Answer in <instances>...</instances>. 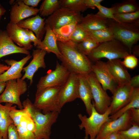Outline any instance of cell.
Wrapping results in <instances>:
<instances>
[{"instance_id": "6da1fadb", "label": "cell", "mask_w": 139, "mask_h": 139, "mask_svg": "<svg viewBox=\"0 0 139 139\" xmlns=\"http://www.w3.org/2000/svg\"><path fill=\"white\" fill-rule=\"evenodd\" d=\"M57 44L61 54L59 59L71 73L87 76L92 72L91 60L78 49L76 44L70 40L57 41Z\"/></svg>"}, {"instance_id": "7a4b0ae2", "label": "cell", "mask_w": 139, "mask_h": 139, "mask_svg": "<svg viewBox=\"0 0 139 139\" xmlns=\"http://www.w3.org/2000/svg\"><path fill=\"white\" fill-rule=\"evenodd\" d=\"M23 108H27L36 126V139H50L52 126L56 121L59 113L56 112L44 114L36 108L29 99L24 101Z\"/></svg>"}, {"instance_id": "3957f363", "label": "cell", "mask_w": 139, "mask_h": 139, "mask_svg": "<svg viewBox=\"0 0 139 139\" xmlns=\"http://www.w3.org/2000/svg\"><path fill=\"white\" fill-rule=\"evenodd\" d=\"M108 28L111 32L114 39L124 44L132 54L133 47L139 40V20L125 23L109 19Z\"/></svg>"}, {"instance_id": "277c9868", "label": "cell", "mask_w": 139, "mask_h": 139, "mask_svg": "<svg viewBox=\"0 0 139 139\" xmlns=\"http://www.w3.org/2000/svg\"><path fill=\"white\" fill-rule=\"evenodd\" d=\"M131 53L129 49L120 41L115 39L99 44L88 57L95 62L105 58L111 60L124 58Z\"/></svg>"}, {"instance_id": "5b68a950", "label": "cell", "mask_w": 139, "mask_h": 139, "mask_svg": "<svg viewBox=\"0 0 139 139\" xmlns=\"http://www.w3.org/2000/svg\"><path fill=\"white\" fill-rule=\"evenodd\" d=\"M92 103L91 112L89 117L81 114L78 115L81 121L79 127L80 129H85L84 139H88L89 136L90 139H95L104 123L110 120L109 118L111 114L110 107L105 113L101 114L96 111L93 102Z\"/></svg>"}, {"instance_id": "8992f818", "label": "cell", "mask_w": 139, "mask_h": 139, "mask_svg": "<svg viewBox=\"0 0 139 139\" xmlns=\"http://www.w3.org/2000/svg\"><path fill=\"white\" fill-rule=\"evenodd\" d=\"M61 87L48 88L36 93L33 103L34 107L44 114L54 111L59 113L62 108L59 95Z\"/></svg>"}, {"instance_id": "52a82bcc", "label": "cell", "mask_w": 139, "mask_h": 139, "mask_svg": "<svg viewBox=\"0 0 139 139\" xmlns=\"http://www.w3.org/2000/svg\"><path fill=\"white\" fill-rule=\"evenodd\" d=\"M71 72L64 65L57 61L55 69L48 71L41 77L37 85L36 93L46 88L63 86L67 80Z\"/></svg>"}, {"instance_id": "ba28073f", "label": "cell", "mask_w": 139, "mask_h": 139, "mask_svg": "<svg viewBox=\"0 0 139 139\" xmlns=\"http://www.w3.org/2000/svg\"><path fill=\"white\" fill-rule=\"evenodd\" d=\"M27 89L26 82L21 78L7 81L4 90L0 95V103H11L17 105L20 109L23 108L20 97Z\"/></svg>"}, {"instance_id": "9c48e42d", "label": "cell", "mask_w": 139, "mask_h": 139, "mask_svg": "<svg viewBox=\"0 0 139 139\" xmlns=\"http://www.w3.org/2000/svg\"><path fill=\"white\" fill-rule=\"evenodd\" d=\"M86 77L91 87L94 107L98 113L103 114L110 106L111 98L103 89L92 72Z\"/></svg>"}, {"instance_id": "30bf717a", "label": "cell", "mask_w": 139, "mask_h": 139, "mask_svg": "<svg viewBox=\"0 0 139 139\" xmlns=\"http://www.w3.org/2000/svg\"><path fill=\"white\" fill-rule=\"evenodd\" d=\"M82 16L80 13L61 7L45 20L46 24L52 30L68 24L75 20H80Z\"/></svg>"}, {"instance_id": "8fae6325", "label": "cell", "mask_w": 139, "mask_h": 139, "mask_svg": "<svg viewBox=\"0 0 139 139\" xmlns=\"http://www.w3.org/2000/svg\"><path fill=\"white\" fill-rule=\"evenodd\" d=\"M133 123L129 110L115 119L105 122L95 139H104L112 133L126 130Z\"/></svg>"}, {"instance_id": "7c38bea8", "label": "cell", "mask_w": 139, "mask_h": 139, "mask_svg": "<svg viewBox=\"0 0 139 139\" xmlns=\"http://www.w3.org/2000/svg\"><path fill=\"white\" fill-rule=\"evenodd\" d=\"M92 72L103 89L108 90L113 94L118 85L114 80L106 62L100 60L92 65Z\"/></svg>"}, {"instance_id": "4fadbf2b", "label": "cell", "mask_w": 139, "mask_h": 139, "mask_svg": "<svg viewBox=\"0 0 139 139\" xmlns=\"http://www.w3.org/2000/svg\"><path fill=\"white\" fill-rule=\"evenodd\" d=\"M79 75L71 73L65 84L61 87L59 95L60 105L62 108L66 103L79 98Z\"/></svg>"}, {"instance_id": "5bb4252c", "label": "cell", "mask_w": 139, "mask_h": 139, "mask_svg": "<svg viewBox=\"0 0 139 139\" xmlns=\"http://www.w3.org/2000/svg\"><path fill=\"white\" fill-rule=\"evenodd\" d=\"M133 89L129 84L118 85L111 98L109 106L111 109L110 115L116 113L129 102Z\"/></svg>"}, {"instance_id": "9a60e30c", "label": "cell", "mask_w": 139, "mask_h": 139, "mask_svg": "<svg viewBox=\"0 0 139 139\" xmlns=\"http://www.w3.org/2000/svg\"><path fill=\"white\" fill-rule=\"evenodd\" d=\"M28 30L11 22L7 24L6 27L7 34L13 42L19 47L28 50L31 49L33 47L29 39Z\"/></svg>"}, {"instance_id": "2e32d148", "label": "cell", "mask_w": 139, "mask_h": 139, "mask_svg": "<svg viewBox=\"0 0 139 139\" xmlns=\"http://www.w3.org/2000/svg\"><path fill=\"white\" fill-rule=\"evenodd\" d=\"M47 53L41 49H33L32 60L28 65L23 68V71L25 73L21 79L23 80L25 79L29 80L30 85L32 83L34 74L39 68L46 67L44 58Z\"/></svg>"}, {"instance_id": "e0dca14e", "label": "cell", "mask_w": 139, "mask_h": 139, "mask_svg": "<svg viewBox=\"0 0 139 139\" xmlns=\"http://www.w3.org/2000/svg\"><path fill=\"white\" fill-rule=\"evenodd\" d=\"M108 69L118 85L129 84L131 76L120 59L108 60L106 62Z\"/></svg>"}, {"instance_id": "ac0fdd59", "label": "cell", "mask_w": 139, "mask_h": 139, "mask_svg": "<svg viewBox=\"0 0 139 139\" xmlns=\"http://www.w3.org/2000/svg\"><path fill=\"white\" fill-rule=\"evenodd\" d=\"M32 57L30 54L19 61L12 59L5 60V62L10 67L0 74V82H6L9 80L20 79L24 66Z\"/></svg>"}, {"instance_id": "d6986e66", "label": "cell", "mask_w": 139, "mask_h": 139, "mask_svg": "<svg viewBox=\"0 0 139 139\" xmlns=\"http://www.w3.org/2000/svg\"><path fill=\"white\" fill-rule=\"evenodd\" d=\"M39 11V9L25 5L22 0L17 1L10 11V22L17 24L26 18L37 15Z\"/></svg>"}, {"instance_id": "ffe728a7", "label": "cell", "mask_w": 139, "mask_h": 139, "mask_svg": "<svg viewBox=\"0 0 139 139\" xmlns=\"http://www.w3.org/2000/svg\"><path fill=\"white\" fill-rule=\"evenodd\" d=\"M109 20L96 14L90 13L82 16L78 24L86 31H95L108 28Z\"/></svg>"}, {"instance_id": "44dd1931", "label": "cell", "mask_w": 139, "mask_h": 139, "mask_svg": "<svg viewBox=\"0 0 139 139\" xmlns=\"http://www.w3.org/2000/svg\"><path fill=\"white\" fill-rule=\"evenodd\" d=\"M45 20V18H42L39 15H37L22 20L17 24L20 27L34 32L37 38L41 41L46 31Z\"/></svg>"}, {"instance_id": "7402d4cb", "label": "cell", "mask_w": 139, "mask_h": 139, "mask_svg": "<svg viewBox=\"0 0 139 139\" xmlns=\"http://www.w3.org/2000/svg\"><path fill=\"white\" fill-rule=\"evenodd\" d=\"M15 53L30 54L28 50L15 45L8 36L6 30H0V58Z\"/></svg>"}, {"instance_id": "603a6c76", "label": "cell", "mask_w": 139, "mask_h": 139, "mask_svg": "<svg viewBox=\"0 0 139 139\" xmlns=\"http://www.w3.org/2000/svg\"><path fill=\"white\" fill-rule=\"evenodd\" d=\"M45 28L46 31L44 38L39 45L36 46V47L47 53H53L59 59L61 54L57 45L56 37L48 25L46 24Z\"/></svg>"}, {"instance_id": "cb8c5ba5", "label": "cell", "mask_w": 139, "mask_h": 139, "mask_svg": "<svg viewBox=\"0 0 139 139\" xmlns=\"http://www.w3.org/2000/svg\"><path fill=\"white\" fill-rule=\"evenodd\" d=\"M79 77V98L83 102L87 113L90 116L93 106L92 101L93 97L91 87L86 76L78 75Z\"/></svg>"}, {"instance_id": "d4e9b609", "label": "cell", "mask_w": 139, "mask_h": 139, "mask_svg": "<svg viewBox=\"0 0 139 139\" xmlns=\"http://www.w3.org/2000/svg\"><path fill=\"white\" fill-rule=\"evenodd\" d=\"M13 104L6 103L3 105L0 103V137L3 139H8L7 130L9 126L14 124L10 115V112L12 109L16 107Z\"/></svg>"}, {"instance_id": "484cf974", "label": "cell", "mask_w": 139, "mask_h": 139, "mask_svg": "<svg viewBox=\"0 0 139 139\" xmlns=\"http://www.w3.org/2000/svg\"><path fill=\"white\" fill-rule=\"evenodd\" d=\"M134 108H139V88L133 89L129 102L114 114L109 116L111 120L115 119L124 113Z\"/></svg>"}, {"instance_id": "4316f807", "label": "cell", "mask_w": 139, "mask_h": 139, "mask_svg": "<svg viewBox=\"0 0 139 139\" xmlns=\"http://www.w3.org/2000/svg\"><path fill=\"white\" fill-rule=\"evenodd\" d=\"M80 20H75L68 24L52 30L57 41L65 42L70 40L73 32Z\"/></svg>"}, {"instance_id": "83f0119b", "label": "cell", "mask_w": 139, "mask_h": 139, "mask_svg": "<svg viewBox=\"0 0 139 139\" xmlns=\"http://www.w3.org/2000/svg\"><path fill=\"white\" fill-rule=\"evenodd\" d=\"M114 14L133 12L139 10V5L136 0H127L116 3L111 7Z\"/></svg>"}, {"instance_id": "f1b7e54d", "label": "cell", "mask_w": 139, "mask_h": 139, "mask_svg": "<svg viewBox=\"0 0 139 139\" xmlns=\"http://www.w3.org/2000/svg\"><path fill=\"white\" fill-rule=\"evenodd\" d=\"M61 7V0H44L40 6L39 12L41 16H49Z\"/></svg>"}, {"instance_id": "f546056e", "label": "cell", "mask_w": 139, "mask_h": 139, "mask_svg": "<svg viewBox=\"0 0 139 139\" xmlns=\"http://www.w3.org/2000/svg\"><path fill=\"white\" fill-rule=\"evenodd\" d=\"M87 32L88 35L99 44L114 39L112 33L108 28Z\"/></svg>"}, {"instance_id": "4dcf8cb0", "label": "cell", "mask_w": 139, "mask_h": 139, "mask_svg": "<svg viewBox=\"0 0 139 139\" xmlns=\"http://www.w3.org/2000/svg\"><path fill=\"white\" fill-rule=\"evenodd\" d=\"M62 7L80 13L90 8L84 3V0H61Z\"/></svg>"}, {"instance_id": "1f68e13d", "label": "cell", "mask_w": 139, "mask_h": 139, "mask_svg": "<svg viewBox=\"0 0 139 139\" xmlns=\"http://www.w3.org/2000/svg\"><path fill=\"white\" fill-rule=\"evenodd\" d=\"M99 44L88 34L83 41L76 44V46L80 51L88 56Z\"/></svg>"}, {"instance_id": "d6a6232c", "label": "cell", "mask_w": 139, "mask_h": 139, "mask_svg": "<svg viewBox=\"0 0 139 139\" xmlns=\"http://www.w3.org/2000/svg\"><path fill=\"white\" fill-rule=\"evenodd\" d=\"M118 132L119 139H139V124L133 123L128 129Z\"/></svg>"}, {"instance_id": "836d02e7", "label": "cell", "mask_w": 139, "mask_h": 139, "mask_svg": "<svg viewBox=\"0 0 139 139\" xmlns=\"http://www.w3.org/2000/svg\"><path fill=\"white\" fill-rule=\"evenodd\" d=\"M118 22L125 23H132L139 20V10L125 13L114 14Z\"/></svg>"}, {"instance_id": "e575fe53", "label": "cell", "mask_w": 139, "mask_h": 139, "mask_svg": "<svg viewBox=\"0 0 139 139\" xmlns=\"http://www.w3.org/2000/svg\"><path fill=\"white\" fill-rule=\"evenodd\" d=\"M78 24L70 38V40L76 44L81 42L88 36L87 32L81 28Z\"/></svg>"}, {"instance_id": "d590c367", "label": "cell", "mask_w": 139, "mask_h": 139, "mask_svg": "<svg viewBox=\"0 0 139 139\" xmlns=\"http://www.w3.org/2000/svg\"><path fill=\"white\" fill-rule=\"evenodd\" d=\"M20 125L27 128L34 133L36 131L35 125L27 109L26 112L21 117Z\"/></svg>"}, {"instance_id": "8d00e7d4", "label": "cell", "mask_w": 139, "mask_h": 139, "mask_svg": "<svg viewBox=\"0 0 139 139\" xmlns=\"http://www.w3.org/2000/svg\"><path fill=\"white\" fill-rule=\"evenodd\" d=\"M95 7L98 10L96 14L103 18L109 19L114 20L118 22L115 17L114 14L111 7L108 8L102 6L101 4L97 5Z\"/></svg>"}, {"instance_id": "74e56055", "label": "cell", "mask_w": 139, "mask_h": 139, "mask_svg": "<svg viewBox=\"0 0 139 139\" xmlns=\"http://www.w3.org/2000/svg\"><path fill=\"white\" fill-rule=\"evenodd\" d=\"M27 111V109L25 108L17 109L15 107L10 111L9 113L10 116L14 124L16 127L20 125L21 117Z\"/></svg>"}, {"instance_id": "f35d334b", "label": "cell", "mask_w": 139, "mask_h": 139, "mask_svg": "<svg viewBox=\"0 0 139 139\" xmlns=\"http://www.w3.org/2000/svg\"><path fill=\"white\" fill-rule=\"evenodd\" d=\"M121 61L124 66L131 69H133L137 66L138 59L136 57L132 54H130L126 56Z\"/></svg>"}, {"instance_id": "ab89813d", "label": "cell", "mask_w": 139, "mask_h": 139, "mask_svg": "<svg viewBox=\"0 0 139 139\" xmlns=\"http://www.w3.org/2000/svg\"><path fill=\"white\" fill-rule=\"evenodd\" d=\"M16 127L20 139H36L33 132L20 125Z\"/></svg>"}, {"instance_id": "60d3db41", "label": "cell", "mask_w": 139, "mask_h": 139, "mask_svg": "<svg viewBox=\"0 0 139 139\" xmlns=\"http://www.w3.org/2000/svg\"><path fill=\"white\" fill-rule=\"evenodd\" d=\"M8 139H20L17 127L14 124L8 127L7 130Z\"/></svg>"}, {"instance_id": "b9f144b4", "label": "cell", "mask_w": 139, "mask_h": 139, "mask_svg": "<svg viewBox=\"0 0 139 139\" xmlns=\"http://www.w3.org/2000/svg\"><path fill=\"white\" fill-rule=\"evenodd\" d=\"M129 110L133 123L139 124V108H132Z\"/></svg>"}, {"instance_id": "7bdbcfd3", "label": "cell", "mask_w": 139, "mask_h": 139, "mask_svg": "<svg viewBox=\"0 0 139 139\" xmlns=\"http://www.w3.org/2000/svg\"><path fill=\"white\" fill-rule=\"evenodd\" d=\"M103 1V0H84V2L90 8L94 9L97 5L101 4Z\"/></svg>"}, {"instance_id": "ee69618b", "label": "cell", "mask_w": 139, "mask_h": 139, "mask_svg": "<svg viewBox=\"0 0 139 139\" xmlns=\"http://www.w3.org/2000/svg\"><path fill=\"white\" fill-rule=\"evenodd\" d=\"M28 34L30 41L31 42H32L33 43V45L35 47H36L40 44L41 41L39 40L37 38L32 31L29 30Z\"/></svg>"}, {"instance_id": "f6af8a7d", "label": "cell", "mask_w": 139, "mask_h": 139, "mask_svg": "<svg viewBox=\"0 0 139 139\" xmlns=\"http://www.w3.org/2000/svg\"><path fill=\"white\" fill-rule=\"evenodd\" d=\"M129 84L133 88H139V75H137L132 77H131Z\"/></svg>"}, {"instance_id": "bcb514c9", "label": "cell", "mask_w": 139, "mask_h": 139, "mask_svg": "<svg viewBox=\"0 0 139 139\" xmlns=\"http://www.w3.org/2000/svg\"><path fill=\"white\" fill-rule=\"evenodd\" d=\"M22 1L25 5L28 6H31L32 7L34 8V7L37 6L41 0H23Z\"/></svg>"}, {"instance_id": "7dc6e473", "label": "cell", "mask_w": 139, "mask_h": 139, "mask_svg": "<svg viewBox=\"0 0 139 139\" xmlns=\"http://www.w3.org/2000/svg\"><path fill=\"white\" fill-rule=\"evenodd\" d=\"M104 139H119L118 132L111 133L105 137Z\"/></svg>"}, {"instance_id": "c3c4849f", "label": "cell", "mask_w": 139, "mask_h": 139, "mask_svg": "<svg viewBox=\"0 0 139 139\" xmlns=\"http://www.w3.org/2000/svg\"><path fill=\"white\" fill-rule=\"evenodd\" d=\"M139 48L138 45L133 46L132 49L131 53L132 52L133 53V55H135L136 57L138 56L139 55Z\"/></svg>"}, {"instance_id": "681fc988", "label": "cell", "mask_w": 139, "mask_h": 139, "mask_svg": "<svg viewBox=\"0 0 139 139\" xmlns=\"http://www.w3.org/2000/svg\"><path fill=\"white\" fill-rule=\"evenodd\" d=\"M10 67V66L4 65L3 64H0V74L7 71Z\"/></svg>"}, {"instance_id": "f907efd6", "label": "cell", "mask_w": 139, "mask_h": 139, "mask_svg": "<svg viewBox=\"0 0 139 139\" xmlns=\"http://www.w3.org/2000/svg\"><path fill=\"white\" fill-rule=\"evenodd\" d=\"M6 85V82H0V94L4 91Z\"/></svg>"}, {"instance_id": "816d5d0a", "label": "cell", "mask_w": 139, "mask_h": 139, "mask_svg": "<svg viewBox=\"0 0 139 139\" xmlns=\"http://www.w3.org/2000/svg\"><path fill=\"white\" fill-rule=\"evenodd\" d=\"M5 9L1 5H0V20L1 16L3 15L6 12Z\"/></svg>"}, {"instance_id": "f5cc1de1", "label": "cell", "mask_w": 139, "mask_h": 139, "mask_svg": "<svg viewBox=\"0 0 139 139\" xmlns=\"http://www.w3.org/2000/svg\"><path fill=\"white\" fill-rule=\"evenodd\" d=\"M0 139H3L2 137H0Z\"/></svg>"}, {"instance_id": "db71d44e", "label": "cell", "mask_w": 139, "mask_h": 139, "mask_svg": "<svg viewBox=\"0 0 139 139\" xmlns=\"http://www.w3.org/2000/svg\"><path fill=\"white\" fill-rule=\"evenodd\" d=\"M0 5H1L0 4Z\"/></svg>"}]
</instances>
